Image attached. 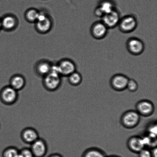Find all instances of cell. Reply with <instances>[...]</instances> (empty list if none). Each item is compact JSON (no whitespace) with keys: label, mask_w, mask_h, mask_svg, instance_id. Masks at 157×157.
<instances>
[{"label":"cell","mask_w":157,"mask_h":157,"mask_svg":"<svg viewBox=\"0 0 157 157\" xmlns=\"http://www.w3.org/2000/svg\"><path fill=\"white\" fill-rule=\"evenodd\" d=\"M138 85L136 82L133 79H129L127 88L130 91L134 92L137 89Z\"/></svg>","instance_id":"obj_24"},{"label":"cell","mask_w":157,"mask_h":157,"mask_svg":"<svg viewBox=\"0 0 157 157\" xmlns=\"http://www.w3.org/2000/svg\"><path fill=\"white\" fill-rule=\"evenodd\" d=\"M48 157H63L62 155L60 154H59V153H54L52 154Z\"/></svg>","instance_id":"obj_27"},{"label":"cell","mask_w":157,"mask_h":157,"mask_svg":"<svg viewBox=\"0 0 157 157\" xmlns=\"http://www.w3.org/2000/svg\"><path fill=\"white\" fill-rule=\"evenodd\" d=\"M67 77L69 82L74 86L78 85L82 81V77L81 74L76 71L69 75Z\"/></svg>","instance_id":"obj_19"},{"label":"cell","mask_w":157,"mask_h":157,"mask_svg":"<svg viewBox=\"0 0 157 157\" xmlns=\"http://www.w3.org/2000/svg\"><path fill=\"white\" fill-rule=\"evenodd\" d=\"M140 120V114L134 111H130L124 114L122 118V123L124 125L130 128L137 125Z\"/></svg>","instance_id":"obj_12"},{"label":"cell","mask_w":157,"mask_h":157,"mask_svg":"<svg viewBox=\"0 0 157 157\" xmlns=\"http://www.w3.org/2000/svg\"><path fill=\"white\" fill-rule=\"evenodd\" d=\"M126 47L129 53L134 55H139L143 53L145 46L143 41L137 38H129L126 43Z\"/></svg>","instance_id":"obj_6"},{"label":"cell","mask_w":157,"mask_h":157,"mask_svg":"<svg viewBox=\"0 0 157 157\" xmlns=\"http://www.w3.org/2000/svg\"><path fill=\"white\" fill-rule=\"evenodd\" d=\"M108 29L101 21H95L91 27V34L95 39H102L107 35Z\"/></svg>","instance_id":"obj_10"},{"label":"cell","mask_w":157,"mask_h":157,"mask_svg":"<svg viewBox=\"0 0 157 157\" xmlns=\"http://www.w3.org/2000/svg\"><path fill=\"white\" fill-rule=\"evenodd\" d=\"M101 18V21L107 28L111 29L115 28L118 25L121 17L119 12L114 9L112 11L105 14Z\"/></svg>","instance_id":"obj_9"},{"label":"cell","mask_w":157,"mask_h":157,"mask_svg":"<svg viewBox=\"0 0 157 157\" xmlns=\"http://www.w3.org/2000/svg\"><path fill=\"white\" fill-rule=\"evenodd\" d=\"M104 15L105 14L109 13L115 9L113 4L110 2L105 1L98 6Z\"/></svg>","instance_id":"obj_21"},{"label":"cell","mask_w":157,"mask_h":157,"mask_svg":"<svg viewBox=\"0 0 157 157\" xmlns=\"http://www.w3.org/2000/svg\"><path fill=\"white\" fill-rule=\"evenodd\" d=\"M152 157H157V150L156 147H154L151 151Z\"/></svg>","instance_id":"obj_26"},{"label":"cell","mask_w":157,"mask_h":157,"mask_svg":"<svg viewBox=\"0 0 157 157\" xmlns=\"http://www.w3.org/2000/svg\"><path fill=\"white\" fill-rule=\"evenodd\" d=\"M21 136L25 143L30 145L40 138L38 132L32 127L24 128L21 132Z\"/></svg>","instance_id":"obj_13"},{"label":"cell","mask_w":157,"mask_h":157,"mask_svg":"<svg viewBox=\"0 0 157 157\" xmlns=\"http://www.w3.org/2000/svg\"><path fill=\"white\" fill-rule=\"evenodd\" d=\"M129 78L125 75L117 74L114 75L111 80V84L114 89L121 90L127 88Z\"/></svg>","instance_id":"obj_14"},{"label":"cell","mask_w":157,"mask_h":157,"mask_svg":"<svg viewBox=\"0 0 157 157\" xmlns=\"http://www.w3.org/2000/svg\"><path fill=\"white\" fill-rule=\"evenodd\" d=\"M18 157H34L30 148L24 147L19 150Z\"/></svg>","instance_id":"obj_23"},{"label":"cell","mask_w":157,"mask_h":157,"mask_svg":"<svg viewBox=\"0 0 157 157\" xmlns=\"http://www.w3.org/2000/svg\"><path fill=\"white\" fill-rule=\"evenodd\" d=\"M2 30V27L1 18L0 17V32Z\"/></svg>","instance_id":"obj_28"},{"label":"cell","mask_w":157,"mask_h":157,"mask_svg":"<svg viewBox=\"0 0 157 157\" xmlns=\"http://www.w3.org/2000/svg\"><path fill=\"white\" fill-rule=\"evenodd\" d=\"M82 157H106L101 151L96 149H90L85 152Z\"/></svg>","instance_id":"obj_22"},{"label":"cell","mask_w":157,"mask_h":157,"mask_svg":"<svg viewBox=\"0 0 157 157\" xmlns=\"http://www.w3.org/2000/svg\"><path fill=\"white\" fill-rule=\"evenodd\" d=\"M128 146L132 151L138 153L145 147L143 138L138 137L130 138L128 141Z\"/></svg>","instance_id":"obj_17"},{"label":"cell","mask_w":157,"mask_h":157,"mask_svg":"<svg viewBox=\"0 0 157 157\" xmlns=\"http://www.w3.org/2000/svg\"><path fill=\"white\" fill-rule=\"evenodd\" d=\"M2 30L6 32H12L17 27L18 20L15 15L7 13L1 17Z\"/></svg>","instance_id":"obj_7"},{"label":"cell","mask_w":157,"mask_h":157,"mask_svg":"<svg viewBox=\"0 0 157 157\" xmlns=\"http://www.w3.org/2000/svg\"><path fill=\"white\" fill-rule=\"evenodd\" d=\"M26 83L25 78L24 76L21 75L15 74L10 78L9 85L18 91L24 88Z\"/></svg>","instance_id":"obj_15"},{"label":"cell","mask_w":157,"mask_h":157,"mask_svg":"<svg viewBox=\"0 0 157 157\" xmlns=\"http://www.w3.org/2000/svg\"><path fill=\"white\" fill-rule=\"evenodd\" d=\"M58 73L61 77H68L76 71V66L73 60L68 58H64L55 64Z\"/></svg>","instance_id":"obj_4"},{"label":"cell","mask_w":157,"mask_h":157,"mask_svg":"<svg viewBox=\"0 0 157 157\" xmlns=\"http://www.w3.org/2000/svg\"><path fill=\"white\" fill-rule=\"evenodd\" d=\"M137 109L138 113L144 116H148L153 113L154 106L150 101H143L138 103Z\"/></svg>","instance_id":"obj_16"},{"label":"cell","mask_w":157,"mask_h":157,"mask_svg":"<svg viewBox=\"0 0 157 157\" xmlns=\"http://www.w3.org/2000/svg\"><path fill=\"white\" fill-rule=\"evenodd\" d=\"M19 150L14 147H9L4 149L2 153V157H18Z\"/></svg>","instance_id":"obj_20"},{"label":"cell","mask_w":157,"mask_h":157,"mask_svg":"<svg viewBox=\"0 0 157 157\" xmlns=\"http://www.w3.org/2000/svg\"><path fill=\"white\" fill-rule=\"evenodd\" d=\"M62 77L56 72L51 71L43 78L42 84L46 90L54 92L57 90L62 84Z\"/></svg>","instance_id":"obj_2"},{"label":"cell","mask_w":157,"mask_h":157,"mask_svg":"<svg viewBox=\"0 0 157 157\" xmlns=\"http://www.w3.org/2000/svg\"><path fill=\"white\" fill-rule=\"evenodd\" d=\"M34 24L35 30L38 33L45 34L52 30L53 21L48 12L43 10H39L37 20Z\"/></svg>","instance_id":"obj_1"},{"label":"cell","mask_w":157,"mask_h":157,"mask_svg":"<svg viewBox=\"0 0 157 157\" xmlns=\"http://www.w3.org/2000/svg\"><path fill=\"white\" fill-rule=\"evenodd\" d=\"M53 63L47 59H41L35 64V73L38 76L44 77L51 71Z\"/></svg>","instance_id":"obj_11"},{"label":"cell","mask_w":157,"mask_h":157,"mask_svg":"<svg viewBox=\"0 0 157 157\" xmlns=\"http://www.w3.org/2000/svg\"><path fill=\"white\" fill-rule=\"evenodd\" d=\"M39 13V10L34 8H30L25 12V18L27 22L35 24L37 20Z\"/></svg>","instance_id":"obj_18"},{"label":"cell","mask_w":157,"mask_h":157,"mask_svg":"<svg viewBox=\"0 0 157 157\" xmlns=\"http://www.w3.org/2000/svg\"><path fill=\"white\" fill-rule=\"evenodd\" d=\"M18 91L10 85L4 86L0 90V101L7 105H12L17 101Z\"/></svg>","instance_id":"obj_3"},{"label":"cell","mask_w":157,"mask_h":157,"mask_svg":"<svg viewBox=\"0 0 157 157\" xmlns=\"http://www.w3.org/2000/svg\"><path fill=\"white\" fill-rule=\"evenodd\" d=\"M138 153L139 157H152L151 151L148 149L144 148Z\"/></svg>","instance_id":"obj_25"},{"label":"cell","mask_w":157,"mask_h":157,"mask_svg":"<svg viewBox=\"0 0 157 157\" xmlns=\"http://www.w3.org/2000/svg\"><path fill=\"white\" fill-rule=\"evenodd\" d=\"M118 157L117 156H109V157Z\"/></svg>","instance_id":"obj_29"},{"label":"cell","mask_w":157,"mask_h":157,"mask_svg":"<svg viewBox=\"0 0 157 157\" xmlns=\"http://www.w3.org/2000/svg\"><path fill=\"white\" fill-rule=\"evenodd\" d=\"M30 145L34 157H44L47 155L48 147L45 140L39 138Z\"/></svg>","instance_id":"obj_8"},{"label":"cell","mask_w":157,"mask_h":157,"mask_svg":"<svg viewBox=\"0 0 157 157\" xmlns=\"http://www.w3.org/2000/svg\"><path fill=\"white\" fill-rule=\"evenodd\" d=\"M138 21L136 17L132 15H126L121 18L118 27L121 32L124 33H130L136 29Z\"/></svg>","instance_id":"obj_5"}]
</instances>
